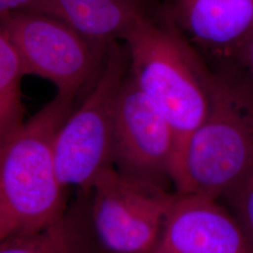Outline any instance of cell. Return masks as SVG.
<instances>
[{
  "instance_id": "3957f363",
  "label": "cell",
  "mask_w": 253,
  "mask_h": 253,
  "mask_svg": "<svg viewBox=\"0 0 253 253\" xmlns=\"http://www.w3.org/2000/svg\"><path fill=\"white\" fill-rule=\"evenodd\" d=\"M253 171V84L215 73L208 116L190 136L171 180L180 194L229 197Z\"/></svg>"
},
{
  "instance_id": "52a82bcc",
  "label": "cell",
  "mask_w": 253,
  "mask_h": 253,
  "mask_svg": "<svg viewBox=\"0 0 253 253\" xmlns=\"http://www.w3.org/2000/svg\"><path fill=\"white\" fill-rule=\"evenodd\" d=\"M174 135L163 113L127 73L114 124V164L127 176L162 186L171 179Z\"/></svg>"
},
{
  "instance_id": "7c38bea8",
  "label": "cell",
  "mask_w": 253,
  "mask_h": 253,
  "mask_svg": "<svg viewBox=\"0 0 253 253\" xmlns=\"http://www.w3.org/2000/svg\"><path fill=\"white\" fill-rule=\"evenodd\" d=\"M71 237L63 218L36 232L1 241L0 253H70Z\"/></svg>"
},
{
  "instance_id": "8992f818",
  "label": "cell",
  "mask_w": 253,
  "mask_h": 253,
  "mask_svg": "<svg viewBox=\"0 0 253 253\" xmlns=\"http://www.w3.org/2000/svg\"><path fill=\"white\" fill-rule=\"evenodd\" d=\"M91 190L93 224L102 245L115 253H151L174 195L114 166L100 173Z\"/></svg>"
},
{
  "instance_id": "30bf717a",
  "label": "cell",
  "mask_w": 253,
  "mask_h": 253,
  "mask_svg": "<svg viewBox=\"0 0 253 253\" xmlns=\"http://www.w3.org/2000/svg\"><path fill=\"white\" fill-rule=\"evenodd\" d=\"M155 0H39L27 10L52 15L100 45L122 42L136 24L155 14Z\"/></svg>"
},
{
  "instance_id": "7a4b0ae2",
  "label": "cell",
  "mask_w": 253,
  "mask_h": 253,
  "mask_svg": "<svg viewBox=\"0 0 253 253\" xmlns=\"http://www.w3.org/2000/svg\"><path fill=\"white\" fill-rule=\"evenodd\" d=\"M75 97L56 94L0 141V240L50 226L63 217V185L54 142Z\"/></svg>"
},
{
  "instance_id": "9c48e42d",
  "label": "cell",
  "mask_w": 253,
  "mask_h": 253,
  "mask_svg": "<svg viewBox=\"0 0 253 253\" xmlns=\"http://www.w3.org/2000/svg\"><path fill=\"white\" fill-rule=\"evenodd\" d=\"M172 18L197 49L237 54L253 32V0H172Z\"/></svg>"
},
{
  "instance_id": "ba28073f",
  "label": "cell",
  "mask_w": 253,
  "mask_h": 253,
  "mask_svg": "<svg viewBox=\"0 0 253 253\" xmlns=\"http://www.w3.org/2000/svg\"><path fill=\"white\" fill-rule=\"evenodd\" d=\"M150 253H253V249L234 213L217 200L177 193Z\"/></svg>"
},
{
  "instance_id": "9a60e30c",
  "label": "cell",
  "mask_w": 253,
  "mask_h": 253,
  "mask_svg": "<svg viewBox=\"0 0 253 253\" xmlns=\"http://www.w3.org/2000/svg\"><path fill=\"white\" fill-rule=\"evenodd\" d=\"M38 1L39 0H0L1 16L14 11L26 10Z\"/></svg>"
},
{
  "instance_id": "4fadbf2b",
  "label": "cell",
  "mask_w": 253,
  "mask_h": 253,
  "mask_svg": "<svg viewBox=\"0 0 253 253\" xmlns=\"http://www.w3.org/2000/svg\"><path fill=\"white\" fill-rule=\"evenodd\" d=\"M228 199L253 249V171Z\"/></svg>"
},
{
  "instance_id": "8fae6325",
  "label": "cell",
  "mask_w": 253,
  "mask_h": 253,
  "mask_svg": "<svg viewBox=\"0 0 253 253\" xmlns=\"http://www.w3.org/2000/svg\"><path fill=\"white\" fill-rule=\"evenodd\" d=\"M27 75L16 49L0 31V141L25 124L22 81Z\"/></svg>"
},
{
  "instance_id": "5bb4252c",
  "label": "cell",
  "mask_w": 253,
  "mask_h": 253,
  "mask_svg": "<svg viewBox=\"0 0 253 253\" xmlns=\"http://www.w3.org/2000/svg\"><path fill=\"white\" fill-rule=\"evenodd\" d=\"M236 55L244 65L248 73V78L253 84V32L246 40Z\"/></svg>"
},
{
  "instance_id": "6da1fadb",
  "label": "cell",
  "mask_w": 253,
  "mask_h": 253,
  "mask_svg": "<svg viewBox=\"0 0 253 253\" xmlns=\"http://www.w3.org/2000/svg\"><path fill=\"white\" fill-rule=\"evenodd\" d=\"M128 73L163 113L174 135L172 169L208 116L215 73L168 9L137 23L124 39Z\"/></svg>"
},
{
  "instance_id": "277c9868",
  "label": "cell",
  "mask_w": 253,
  "mask_h": 253,
  "mask_svg": "<svg viewBox=\"0 0 253 253\" xmlns=\"http://www.w3.org/2000/svg\"><path fill=\"white\" fill-rule=\"evenodd\" d=\"M127 73L126 47L111 43L90 92L54 138L55 167L64 188L91 190L100 173L114 166L116 110Z\"/></svg>"
},
{
  "instance_id": "5b68a950",
  "label": "cell",
  "mask_w": 253,
  "mask_h": 253,
  "mask_svg": "<svg viewBox=\"0 0 253 253\" xmlns=\"http://www.w3.org/2000/svg\"><path fill=\"white\" fill-rule=\"evenodd\" d=\"M0 31L16 49L27 75L48 80L58 94L73 97L97 77L109 47L60 19L32 10L2 15Z\"/></svg>"
}]
</instances>
